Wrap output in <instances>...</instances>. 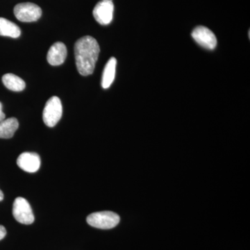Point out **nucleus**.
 Wrapping results in <instances>:
<instances>
[{
    "mask_svg": "<svg viewBox=\"0 0 250 250\" xmlns=\"http://www.w3.org/2000/svg\"><path fill=\"white\" fill-rule=\"evenodd\" d=\"M19 126L18 120L15 118H8L0 122V139H11Z\"/></svg>",
    "mask_w": 250,
    "mask_h": 250,
    "instance_id": "nucleus-11",
    "label": "nucleus"
},
{
    "mask_svg": "<svg viewBox=\"0 0 250 250\" xmlns=\"http://www.w3.org/2000/svg\"><path fill=\"white\" fill-rule=\"evenodd\" d=\"M100 51L98 41L91 36H84L77 41L75 45V60L80 75L88 76L93 74Z\"/></svg>",
    "mask_w": 250,
    "mask_h": 250,
    "instance_id": "nucleus-1",
    "label": "nucleus"
},
{
    "mask_svg": "<svg viewBox=\"0 0 250 250\" xmlns=\"http://www.w3.org/2000/svg\"><path fill=\"white\" fill-rule=\"evenodd\" d=\"M13 215L21 224L31 225L34 223V215L29 202L23 197H17L13 205Z\"/></svg>",
    "mask_w": 250,
    "mask_h": 250,
    "instance_id": "nucleus-5",
    "label": "nucleus"
},
{
    "mask_svg": "<svg viewBox=\"0 0 250 250\" xmlns=\"http://www.w3.org/2000/svg\"><path fill=\"white\" fill-rule=\"evenodd\" d=\"M3 199H4V193L0 190V202L2 201Z\"/></svg>",
    "mask_w": 250,
    "mask_h": 250,
    "instance_id": "nucleus-16",
    "label": "nucleus"
},
{
    "mask_svg": "<svg viewBox=\"0 0 250 250\" xmlns=\"http://www.w3.org/2000/svg\"><path fill=\"white\" fill-rule=\"evenodd\" d=\"M191 35L199 45L206 49H213L216 47V37L208 28L199 26L192 31Z\"/></svg>",
    "mask_w": 250,
    "mask_h": 250,
    "instance_id": "nucleus-7",
    "label": "nucleus"
},
{
    "mask_svg": "<svg viewBox=\"0 0 250 250\" xmlns=\"http://www.w3.org/2000/svg\"><path fill=\"white\" fill-rule=\"evenodd\" d=\"M21 34V29L17 24L11 22L9 20L0 18V36L16 39L19 37Z\"/></svg>",
    "mask_w": 250,
    "mask_h": 250,
    "instance_id": "nucleus-12",
    "label": "nucleus"
},
{
    "mask_svg": "<svg viewBox=\"0 0 250 250\" xmlns=\"http://www.w3.org/2000/svg\"><path fill=\"white\" fill-rule=\"evenodd\" d=\"M6 230L5 229L4 226L2 225H0V241L2 240L3 238L6 236Z\"/></svg>",
    "mask_w": 250,
    "mask_h": 250,
    "instance_id": "nucleus-14",
    "label": "nucleus"
},
{
    "mask_svg": "<svg viewBox=\"0 0 250 250\" xmlns=\"http://www.w3.org/2000/svg\"><path fill=\"white\" fill-rule=\"evenodd\" d=\"M117 61L114 57H111L104 69L102 86L104 89L109 88L115 80Z\"/></svg>",
    "mask_w": 250,
    "mask_h": 250,
    "instance_id": "nucleus-10",
    "label": "nucleus"
},
{
    "mask_svg": "<svg viewBox=\"0 0 250 250\" xmlns=\"http://www.w3.org/2000/svg\"><path fill=\"white\" fill-rule=\"evenodd\" d=\"M2 82L8 89L12 91H22L25 88V82L14 74L8 73L2 77Z\"/></svg>",
    "mask_w": 250,
    "mask_h": 250,
    "instance_id": "nucleus-13",
    "label": "nucleus"
},
{
    "mask_svg": "<svg viewBox=\"0 0 250 250\" xmlns=\"http://www.w3.org/2000/svg\"><path fill=\"white\" fill-rule=\"evenodd\" d=\"M67 57V48L62 42H55L49 48L47 53V62L54 66L62 65Z\"/></svg>",
    "mask_w": 250,
    "mask_h": 250,
    "instance_id": "nucleus-9",
    "label": "nucleus"
},
{
    "mask_svg": "<svg viewBox=\"0 0 250 250\" xmlns=\"http://www.w3.org/2000/svg\"><path fill=\"white\" fill-rule=\"evenodd\" d=\"M5 114L2 111V104L0 103V122L4 121L5 119Z\"/></svg>",
    "mask_w": 250,
    "mask_h": 250,
    "instance_id": "nucleus-15",
    "label": "nucleus"
},
{
    "mask_svg": "<svg viewBox=\"0 0 250 250\" xmlns=\"http://www.w3.org/2000/svg\"><path fill=\"white\" fill-rule=\"evenodd\" d=\"M120 216L112 211H100L92 213L87 217L88 225L101 229H110L120 223Z\"/></svg>",
    "mask_w": 250,
    "mask_h": 250,
    "instance_id": "nucleus-2",
    "label": "nucleus"
},
{
    "mask_svg": "<svg viewBox=\"0 0 250 250\" xmlns=\"http://www.w3.org/2000/svg\"><path fill=\"white\" fill-rule=\"evenodd\" d=\"M14 14L21 22H35L41 17L42 10L34 3H21L15 6Z\"/></svg>",
    "mask_w": 250,
    "mask_h": 250,
    "instance_id": "nucleus-4",
    "label": "nucleus"
},
{
    "mask_svg": "<svg viewBox=\"0 0 250 250\" xmlns=\"http://www.w3.org/2000/svg\"><path fill=\"white\" fill-rule=\"evenodd\" d=\"M62 106L60 99L52 97L45 104L42 113L44 123L49 127H53L62 118Z\"/></svg>",
    "mask_w": 250,
    "mask_h": 250,
    "instance_id": "nucleus-3",
    "label": "nucleus"
},
{
    "mask_svg": "<svg viewBox=\"0 0 250 250\" xmlns=\"http://www.w3.org/2000/svg\"><path fill=\"white\" fill-rule=\"evenodd\" d=\"M17 164L20 168L32 173L40 168L41 158L36 153L24 152L18 156Z\"/></svg>",
    "mask_w": 250,
    "mask_h": 250,
    "instance_id": "nucleus-8",
    "label": "nucleus"
},
{
    "mask_svg": "<svg viewBox=\"0 0 250 250\" xmlns=\"http://www.w3.org/2000/svg\"><path fill=\"white\" fill-rule=\"evenodd\" d=\"M113 10L114 6L112 0H102L94 8V18L102 25H107L113 20Z\"/></svg>",
    "mask_w": 250,
    "mask_h": 250,
    "instance_id": "nucleus-6",
    "label": "nucleus"
}]
</instances>
